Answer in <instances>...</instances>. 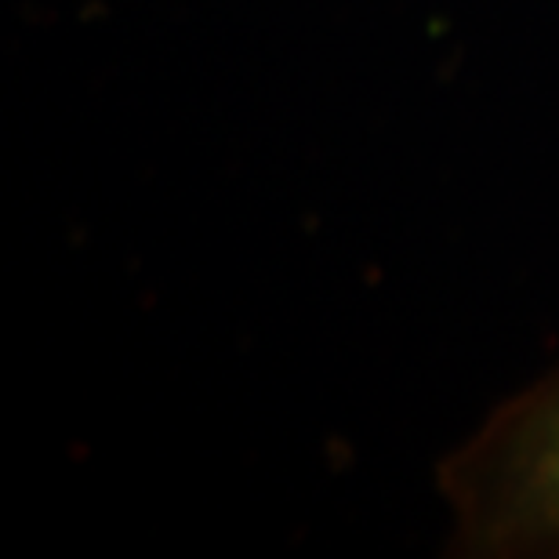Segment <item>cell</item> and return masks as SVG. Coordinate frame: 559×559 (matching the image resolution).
<instances>
[{"mask_svg":"<svg viewBox=\"0 0 559 559\" xmlns=\"http://www.w3.org/2000/svg\"><path fill=\"white\" fill-rule=\"evenodd\" d=\"M468 556H559V371L506 400L440 468Z\"/></svg>","mask_w":559,"mask_h":559,"instance_id":"obj_1","label":"cell"}]
</instances>
